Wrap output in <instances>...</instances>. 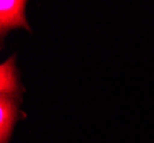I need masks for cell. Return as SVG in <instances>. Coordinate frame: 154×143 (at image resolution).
Listing matches in <instances>:
<instances>
[{
    "label": "cell",
    "mask_w": 154,
    "mask_h": 143,
    "mask_svg": "<svg viewBox=\"0 0 154 143\" xmlns=\"http://www.w3.org/2000/svg\"><path fill=\"white\" fill-rule=\"evenodd\" d=\"M24 0H1L0 1V34L1 39L5 34L15 28H26L30 31V26L26 19Z\"/></svg>",
    "instance_id": "obj_1"
},
{
    "label": "cell",
    "mask_w": 154,
    "mask_h": 143,
    "mask_svg": "<svg viewBox=\"0 0 154 143\" xmlns=\"http://www.w3.org/2000/svg\"><path fill=\"white\" fill-rule=\"evenodd\" d=\"M19 113L15 98L0 95V143H8Z\"/></svg>",
    "instance_id": "obj_2"
},
{
    "label": "cell",
    "mask_w": 154,
    "mask_h": 143,
    "mask_svg": "<svg viewBox=\"0 0 154 143\" xmlns=\"http://www.w3.org/2000/svg\"><path fill=\"white\" fill-rule=\"evenodd\" d=\"M15 55L0 65V93L15 98L19 96V81L17 71L15 68Z\"/></svg>",
    "instance_id": "obj_3"
}]
</instances>
